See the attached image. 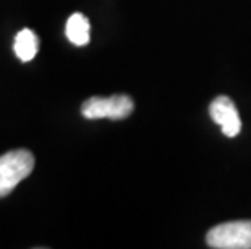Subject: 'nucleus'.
Segmentation results:
<instances>
[{
	"mask_svg": "<svg viewBox=\"0 0 251 249\" xmlns=\"http://www.w3.org/2000/svg\"><path fill=\"white\" fill-rule=\"evenodd\" d=\"M89 31H91L89 20L88 17H84L83 13H73L72 17L67 20L65 34L73 45H78V47L88 45L91 39Z\"/></svg>",
	"mask_w": 251,
	"mask_h": 249,
	"instance_id": "nucleus-5",
	"label": "nucleus"
},
{
	"mask_svg": "<svg viewBox=\"0 0 251 249\" xmlns=\"http://www.w3.org/2000/svg\"><path fill=\"white\" fill-rule=\"evenodd\" d=\"M211 118L221 126L222 133L227 137H235L242 131V120H240L238 110L235 107L230 97L219 96L209 105Z\"/></svg>",
	"mask_w": 251,
	"mask_h": 249,
	"instance_id": "nucleus-4",
	"label": "nucleus"
},
{
	"mask_svg": "<svg viewBox=\"0 0 251 249\" xmlns=\"http://www.w3.org/2000/svg\"><path fill=\"white\" fill-rule=\"evenodd\" d=\"M206 243L214 249H251V220H235L211 228Z\"/></svg>",
	"mask_w": 251,
	"mask_h": 249,
	"instance_id": "nucleus-2",
	"label": "nucleus"
},
{
	"mask_svg": "<svg viewBox=\"0 0 251 249\" xmlns=\"http://www.w3.org/2000/svg\"><path fill=\"white\" fill-rule=\"evenodd\" d=\"M34 168V156L26 149L10 151L0 156V198H5L28 178Z\"/></svg>",
	"mask_w": 251,
	"mask_h": 249,
	"instance_id": "nucleus-1",
	"label": "nucleus"
},
{
	"mask_svg": "<svg viewBox=\"0 0 251 249\" xmlns=\"http://www.w3.org/2000/svg\"><path fill=\"white\" fill-rule=\"evenodd\" d=\"M135 110V102L130 96L115 94L110 97H91L81 105V115L88 120H124Z\"/></svg>",
	"mask_w": 251,
	"mask_h": 249,
	"instance_id": "nucleus-3",
	"label": "nucleus"
},
{
	"mask_svg": "<svg viewBox=\"0 0 251 249\" xmlns=\"http://www.w3.org/2000/svg\"><path fill=\"white\" fill-rule=\"evenodd\" d=\"M15 55H17L21 62H31L36 57L37 50H39V39L34 31L31 29H21L15 38L13 44Z\"/></svg>",
	"mask_w": 251,
	"mask_h": 249,
	"instance_id": "nucleus-6",
	"label": "nucleus"
}]
</instances>
